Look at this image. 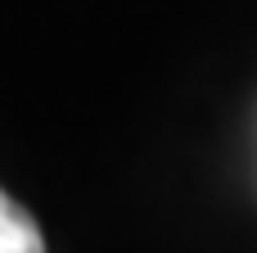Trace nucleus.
Here are the masks:
<instances>
[{
  "label": "nucleus",
  "instance_id": "f257e3e1",
  "mask_svg": "<svg viewBox=\"0 0 257 253\" xmlns=\"http://www.w3.org/2000/svg\"><path fill=\"white\" fill-rule=\"evenodd\" d=\"M0 253H45V240H41V226L32 222V213L9 199L0 190Z\"/></svg>",
  "mask_w": 257,
  "mask_h": 253
}]
</instances>
